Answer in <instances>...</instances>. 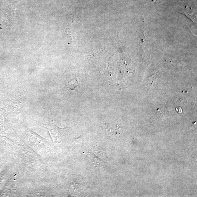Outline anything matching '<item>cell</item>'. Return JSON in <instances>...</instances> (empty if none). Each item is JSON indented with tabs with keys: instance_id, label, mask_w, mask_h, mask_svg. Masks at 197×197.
<instances>
[{
	"instance_id": "cell-1",
	"label": "cell",
	"mask_w": 197,
	"mask_h": 197,
	"mask_svg": "<svg viewBox=\"0 0 197 197\" xmlns=\"http://www.w3.org/2000/svg\"><path fill=\"white\" fill-rule=\"evenodd\" d=\"M67 87L70 90L76 91L79 89V82L77 77H73L70 78L67 83Z\"/></svg>"
},
{
	"instance_id": "cell-2",
	"label": "cell",
	"mask_w": 197,
	"mask_h": 197,
	"mask_svg": "<svg viewBox=\"0 0 197 197\" xmlns=\"http://www.w3.org/2000/svg\"><path fill=\"white\" fill-rule=\"evenodd\" d=\"M181 13H183V14L185 15L186 16L188 17L189 19H191L193 22H195L196 21V19L195 18V16L193 15V14L192 13V14L189 13V11H184L183 12H181Z\"/></svg>"
},
{
	"instance_id": "cell-3",
	"label": "cell",
	"mask_w": 197,
	"mask_h": 197,
	"mask_svg": "<svg viewBox=\"0 0 197 197\" xmlns=\"http://www.w3.org/2000/svg\"><path fill=\"white\" fill-rule=\"evenodd\" d=\"M176 111L178 112L179 113H181L182 112V109L180 107L176 108Z\"/></svg>"
}]
</instances>
